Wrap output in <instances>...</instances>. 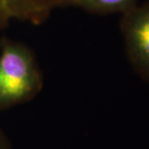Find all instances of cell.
Returning a JSON list of instances; mask_svg holds the SVG:
<instances>
[{"instance_id": "obj_1", "label": "cell", "mask_w": 149, "mask_h": 149, "mask_svg": "<svg viewBox=\"0 0 149 149\" xmlns=\"http://www.w3.org/2000/svg\"><path fill=\"white\" fill-rule=\"evenodd\" d=\"M0 110L32 100L42 91L43 75L32 51L8 38L0 41Z\"/></svg>"}, {"instance_id": "obj_2", "label": "cell", "mask_w": 149, "mask_h": 149, "mask_svg": "<svg viewBox=\"0 0 149 149\" xmlns=\"http://www.w3.org/2000/svg\"><path fill=\"white\" fill-rule=\"evenodd\" d=\"M120 29L133 68L149 83V1L123 13Z\"/></svg>"}, {"instance_id": "obj_3", "label": "cell", "mask_w": 149, "mask_h": 149, "mask_svg": "<svg viewBox=\"0 0 149 149\" xmlns=\"http://www.w3.org/2000/svg\"><path fill=\"white\" fill-rule=\"evenodd\" d=\"M69 0H0V30L12 20L42 24L52 12L68 6Z\"/></svg>"}, {"instance_id": "obj_5", "label": "cell", "mask_w": 149, "mask_h": 149, "mask_svg": "<svg viewBox=\"0 0 149 149\" xmlns=\"http://www.w3.org/2000/svg\"><path fill=\"white\" fill-rule=\"evenodd\" d=\"M0 149H13L9 140L2 129H0Z\"/></svg>"}, {"instance_id": "obj_4", "label": "cell", "mask_w": 149, "mask_h": 149, "mask_svg": "<svg viewBox=\"0 0 149 149\" xmlns=\"http://www.w3.org/2000/svg\"><path fill=\"white\" fill-rule=\"evenodd\" d=\"M139 3L140 0H69L67 7L79 8L95 14H123Z\"/></svg>"}]
</instances>
